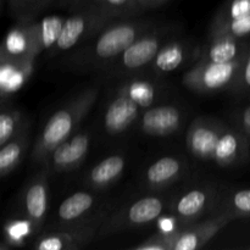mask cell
<instances>
[{"mask_svg": "<svg viewBox=\"0 0 250 250\" xmlns=\"http://www.w3.org/2000/svg\"><path fill=\"white\" fill-rule=\"evenodd\" d=\"M53 1L54 0H7L10 7L20 16H28L41 11Z\"/></svg>", "mask_w": 250, "mask_h": 250, "instance_id": "obj_32", "label": "cell"}, {"mask_svg": "<svg viewBox=\"0 0 250 250\" xmlns=\"http://www.w3.org/2000/svg\"><path fill=\"white\" fill-rule=\"evenodd\" d=\"M21 124L22 115L19 110H2L0 114V146L22 132Z\"/></svg>", "mask_w": 250, "mask_h": 250, "instance_id": "obj_28", "label": "cell"}, {"mask_svg": "<svg viewBox=\"0 0 250 250\" xmlns=\"http://www.w3.org/2000/svg\"><path fill=\"white\" fill-rule=\"evenodd\" d=\"M164 208L165 203L159 197L150 195L138 199L133 204L117 211L109 220H105L100 227V236L151 224L161 216Z\"/></svg>", "mask_w": 250, "mask_h": 250, "instance_id": "obj_7", "label": "cell"}, {"mask_svg": "<svg viewBox=\"0 0 250 250\" xmlns=\"http://www.w3.org/2000/svg\"><path fill=\"white\" fill-rule=\"evenodd\" d=\"M32 234H34L33 227L26 217L10 220L5 224L4 238L10 247H22Z\"/></svg>", "mask_w": 250, "mask_h": 250, "instance_id": "obj_26", "label": "cell"}, {"mask_svg": "<svg viewBox=\"0 0 250 250\" xmlns=\"http://www.w3.org/2000/svg\"><path fill=\"white\" fill-rule=\"evenodd\" d=\"M212 200V192L208 188H194L175 200L171 207L172 216L181 225H189L199 219L209 208Z\"/></svg>", "mask_w": 250, "mask_h": 250, "instance_id": "obj_15", "label": "cell"}, {"mask_svg": "<svg viewBox=\"0 0 250 250\" xmlns=\"http://www.w3.org/2000/svg\"><path fill=\"white\" fill-rule=\"evenodd\" d=\"M249 146L248 136L239 129L225 126L215 146L211 160L222 167L243 164L249 159Z\"/></svg>", "mask_w": 250, "mask_h": 250, "instance_id": "obj_12", "label": "cell"}, {"mask_svg": "<svg viewBox=\"0 0 250 250\" xmlns=\"http://www.w3.org/2000/svg\"><path fill=\"white\" fill-rule=\"evenodd\" d=\"M248 48L249 46L244 44L241 38H234L226 34H214L210 36L208 44L202 48L198 61L229 62L243 56Z\"/></svg>", "mask_w": 250, "mask_h": 250, "instance_id": "obj_17", "label": "cell"}, {"mask_svg": "<svg viewBox=\"0 0 250 250\" xmlns=\"http://www.w3.org/2000/svg\"><path fill=\"white\" fill-rule=\"evenodd\" d=\"M89 133H76L56 146L43 165L54 172H67L82 165L89 151Z\"/></svg>", "mask_w": 250, "mask_h": 250, "instance_id": "obj_10", "label": "cell"}, {"mask_svg": "<svg viewBox=\"0 0 250 250\" xmlns=\"http://www.w3.org/2000/svg\"><path fill=\"white\" fill-rule=\"evenodd\" d=\"M185 170L182 161L175 156H164L154 161L144 175V183L150 189H161L175 183Z\"/></svg>", "mask_w": 250, "mask_h": 250, "instance_id": "obj_19", "label": "cell"}, {"mask_svg": "<svg viewBox=\"0 0 250 250\" xmlns=\"http://www.w3.org/2000/svg\"><path fill=\"white\" fill-rule=\"evenodd\" d=\"M99 97L98 88H88L70 103L54 112L37 136L32 149V160L44 164L54 149L73 136Z\"/></svg>", "mask_w": 250, "mask_h": 250, "instance_id": "obj_1", "label": "cell"}, {"mask_svg": "<svg viewBox=\"0 0 250 250\" xmlns=\"http://www.w3.org/2000/svg\"><path fill=\"white\" fill-rule=\"evenodd\" d=\"M94 205V195L87 192H76L61 203L58 210V219L62 225L78 222L90 212Z\"/></svg>", "mask_w": 250, "mask_h": 250, "instance_id": "obj_22", "label": "cell"}, {"mask_svg": "<svg viewBox=\"0 0 250 250\" xmlns=\"http://www.w3.org/2000/svg\"><path fill=\"white\" fill-rule=\"evenodd\" d=\"M103 216L65 225L58 231L41 237L34 243L37 250H77L88 246L95 238L102 227Z\"/></svg>", "mask_w": 250, "mask_h": 250, "instance_id": "obj_6", "label": "cell"}, {"mask_svg": "<svg viewBox=\"0 0 250 250\" xmlns=\"http://www.w3.org/2000/svg\"><path fill=\"white\" fill-rule=\"evenodd\" d=\"M148 31H150L149 22L132 20L112 22L95 38L93 37L90 44L76 53L75 65L85 68L105 67Z\"/></svg>", "mask_w": 250, "mask_h": 250, "instance_id": "obj_2", "label": "cell"}, {"mask_svg": "<svg viewBox=\"0 0 250 250\" xmlns=\"http://www.w3.org/2000/svg\"><path fill=\"white\" fill-rule=\"evenodd\" d=\"M165 37V33L163 32L148 31L137 41H134L121 55L117 56L109 65H111L114 71H122V72H133L144 66L150 65L163 46V41Z\"/></svg>", "mask_w": 250, "mask_h": 250, "instance_id": "obj_8", "label": "cell"}, {"mask_svg": "<svg viewBox=\"0 0 250 250\" xmlns=\"http://www.w3.org/2000/svg\"><path fill=\"white\" fill-rule=\"evenodd\" d=\"M246 54L229 62L198 61L183 76V85L202 94H211L225 89L233 90L241 76Z\"/></svg>", "mask_w": 250, "mask_h": 250, "instance_id": "obj_5", "label": "cell"}, {"mask_svg": "<svg viewBox=\"0 0 250 250\" xmlns=\"http://www.w3.org/2000/svg\"><path fill=\"white\" fill-rule=\"evenodd\" d=\"M233 90H236V92H250V45L247 50L246 58H244L241 76H239V80Z\"/></svg>", "mask_w": 250, "mask_h": 250, "instance_id": "obj_33", "label": "cell"}, {"mask_svg": "<svg viewBox=\"0 0 250 250\" xmlns=\"http://www.w3.org/2000/svg\"><path fill=\"white\" fill-rule=\"evenodd\" d=\"M182 125V112L173 105H159L148 109L141 120V129L146 136L166 137Z\"/></svg>", "mask_w": 250, "mask_h": 250, "instance_id": "obj_13", "label": "cell"}, {"mask_svg": "<svg viewBox=\"0 0 250 250\" xmlns=\"http://www.w3.org/2000/svg\"><path fill=\"white\" fill-rule=\"evenodd\" d=\"M65 21L66 17L61 15H50V16L43 17L38 22L28 23L39 55L43 51L50 50L55 46Z\"/></svg>", "mask_w": 250, "mask_h": 250, "instance_id": "obj_21", "label": "cell"}, {"mask_svg": "<svg viewBox=\"0 0 250 250\" xmlns=\"http://www.w3.org/2000/svg\"><path fill=\"white\" fill-rule=\"evenodd\" d=\"M250 15V0H226L215 15L212 22H225L243 19Z\"/></svg>", "mask_w": 250, "mask_h": 250, "instance_id": "obj_29", "label": "cell"}, {"mask_svg": "<svg viewBox=\"0 0 250 250\" xmlns=\"http://www.w3.org/2000/svg\"><path fill=\"white\" fill-rule=\"evenodd\" d=\"M36 59L0 60V89L2 98L19 92L32 76Z\"/></svg>", "mask_w": 250, "mask_h": 250, "instance_id": "obj_18", "label": "cell"}, {"mask_svg": "<svg viewBox=\"0 0 250 250\" xmlns=\"http://www.w3.org/2000/svg\"><path fill=\"white\" fill-rule=\"evenodd\" d=\"M227 212L236 217L250 216V189H241L227 200Z\"/></svg>", "mask_w": 250, "mask_h": 250, "instance_id": "obj_31", "label": "cell"}, {"mask_svg": "<svg viewBox=\"0 0 250 250\" xmlns=\"http://www.w3.org/2000/svg\"><path fill=\"white\" fill-rule=\"evenodd\" d=\"M28 146L26 132H20L0 149V176L6 177L19 166Z\"/></svg>", "mask_w": 250, "mask_h": 250, "instance_id": "obj_24", "label": "cell"}, {"mask_svg": "<svg viewBox=\"0 0 250 250\" xmlns=\"http://www.w3.org/2000/svg\"><path fill=\"white\" fill-rule=\"evenodd\" d=\"M214 34H226L241 39L250 36V15L232 21L212 22L210 27V36Z\"/></svg>", "mask_w": 250, "mask_h": 250, "instance_id": "obj_27", "label": "cell"}, {"mask_svg": "<svg viewBox=\"0 0 250 250\" xmlns=\"http://www.w3.org/2000/svg\"><path fill=\"white\" fill-rule=\"evenodd\" d=\"M22 212L31 222L34 234L38 233L45 222L49 208V186L46 173L37 175L22 192Z\"/></svg>", "mask_w": 250, "mask_h": 250, "instance_id": "obj_9", "label": "cell"}, {"mask_svg": "<svg viewBox=\"0 0 250 250\" xmlns=\"http://www.w3.org/2000/svg\"><path fill=\"white\" fill-rule=\"evenodd\" d=\"M134 6H136L137 11L141 12L143 10L155 9V7L161 6V5L166 4L170 0H133Z\"/></svg>", "mask_w": 250, "mask_h": 250, "instance_id": "obj_35", "label": "cell"}, {"mask_svg": "<svg viewBox=\"0 0 250 250\" xmlns=\"http://www.w3.org/2000/svg\"><path fill=\"white\" fill-rule=\"evenodd\" d=\"M229 212L225 211L212 219L202 222L185 225L173 232H158L134 247L137 250H195L209 243L226 225L233 220Z\"/></svg>", "mask_w": 250, "mask_h": 250, "instance_id": "obj_3", "label": "cell"}, {"mask_svg": "<svg viewBox=\"0 0 250 250\" xmlns=\"http://www.w3.org/2000/svg\"><path fill=\"white\" fill-rule=\"evenodd\" d=\"M126 168V159L115 154L94 166L85 178V183L94 189H104L120 180Z\"/></svg>", "mask_w": 250, "mask_h": 250, "instance_id": "obj_20", "label": "cell"}, {"mask_svg": "<svg viewBox=\"0 0 250 250\" xmlns=\"http://www.w3.org/2000/svg\"><path fill=\"white\" fill-rule=\"evenodd\" d=\"M237 128L250 138V105L243 107L236 114Z\"/></svg>", "mask_w": 250, "mask_h": 250, "instance_id": "obj_34", "label": "cell"}, {"mask_svg": "<svg viewBox=\"0 0 250 250\" xmlns=\"http://www.w3.org/2000/svg\"><path fill=\"white\" fill-rule=\"evenodd\" d=\"M88 2L105 10L117 19L132 16L138 12L133 0H89Z\"/></svg>", "mask_w": 250, "mask_h": 250, "instance_id": "obj_30", "label": "cell"}, {"mask_svg": "<svg viewBox=\"0 0 250 250\" xmlns=\"http://www.w3.org/2000/svg\"><path fill=\"white\" fill-rule=\"evenodd\" d=\"M186 59H187V46L181 42L175 41L164 44L150 65L154 72L158 75H165L181 67Z\"/></svg>", "mask_w": 250, "mask_h": 250, "instance_id": "obj_23", "label": "cell"}, {"mask_svg": "<svg viewBox=\"0 0 250 250\" xmlns=\"http://www.w3.org/2000/svg\"><path fill=\"white\" fill-rule=\"evenodd\" d=\"M226 125L208 117L194 120L187 131L186 143L190 153L202 160H211L215 146Z\"/></svg>", "mask_w": 250, "mask_h": 250, "instance_id": "obj_11", "label": "cell"}, {"mask_svg": "<svg viewBox=\"0 0 250 250\" xmlns=\"http://www.w3.org/2000/svg\"><path fill=\"white\" fill-rule=\"evenodd\" d=\"M38 55L28 23L17 24L7 32L0 50V60L36 59Z\"/></svg>", "mask_w": 250, "mask_h": 250, "instance_id": "obj_16", "label": "cell"}, {"mask_svg": "<svg viewBox=\"0 0 250 250\" xmlns=\"http://www.w3.org/2000/svg\"><path fill=\"white\" fill-rule=\"evenodd\" d=\"M141 109L142 107L131 98L117 92L105 111V131L112 136L124 133L138 119Z\"/></svg>", "mask_w": 250, "mask_h": 250, "instance_id": "obj_14", "label": "cell"}, {"mask_svg": "<svg viewBox=\"0 0 250 250\" xmlns=\"http://www.w3.org/2000/svg\"><path fill=\"white\" fill-rule=\"evenodd\" d=\"M88 1H89V0H59V2H60L61 5L68 7L71 11L83 6V5L88 4Z\"/></svg>", "mask_w": 250, "mask_h": 250, "instance_id": "obj_36", "label": "cell"}, {"mask_svg": "<svg viewBox=\"0 0 250 250\" xmlns=\"http://www.w3.org/2000/svg\"><path fill=\"white\" fill-rule=\"evenodd\" d=\"M117 92L131 98L142 109L150 106L155 102L156 98L155 85L148 81L136 80L132 82H127L122 84Z\"/></svg>", "mask_w": 250, "mask_h": 250, "instance_id": "obj_25", "label": "cell"}, {"mask_svg": "<svg viewBox=\"0 0 250 250\" xmlns=\"http://www.w3.org/2000/svg\"><path fill=\"white\" fill-rule=\"evenodd\" d=\"M114 21H120V19L90 2L73 10L66 17L59 41L53 48L54 53L67 51L77 44L92 39Z\"/></svg>", "mask_w": 250, "mask_h": 250, "instance_id": "obj_4", "label": "cell"}]
</instances>
